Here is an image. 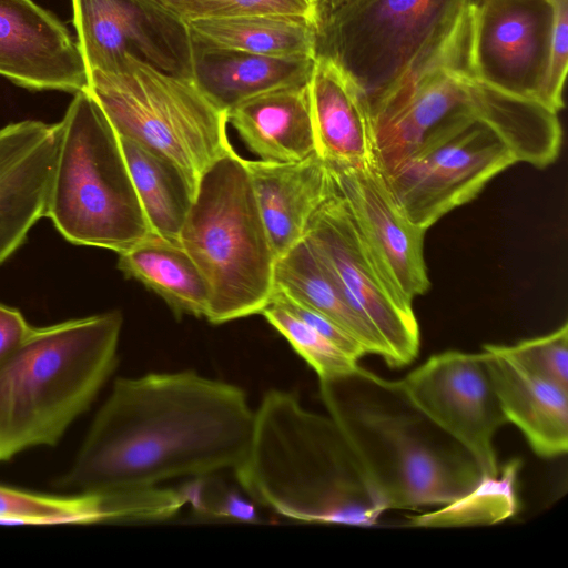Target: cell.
<instances>
[{
	"label": "cell",
	"mask_w": 568,
	"mask_h": 568,
	"mask_svg": "<svg viewBox=\"0 0 568 568\" xmlns=\"http://www.w3.org/2000/svg\"><path fill=\"white\" fill-rule=\"evenodd\" d=\"M31 329L19 310L0 303V364L20 347Z\"/></svg>",
	"instance_id": "cell-33"
},
{
	"label": "cell",
	"mask_w": 568,
	"mask_h": 568,
	"mask_svg": "<svg viewBox=\"0 0 568 568\" xmlns=\"http://www.w3.org/2000/svg\"><path fill=\"white\" fill-rule=\"evenodd\" d=\"M519 459H511L497 475L483 477L476 487L437 510L410 518V526L460 527L494 525L516 515L518 510L517 477Z\"/></svg>",
	"instance_id": "cell-26"
},
{
	"label": "cell",
	"mask_w": 568,
	"mask_h": 568,
	"mask_svg": "<svg viewBox=\"0 0 568 568\" xmlns=\"http://www.w3.org/2000/svg\"><path fill=\"white\" fill-rule=\"evenodd\" d=\"M0 75L31 90L77 93L88 88L77 41L32 0H0Z\"/></svg>",
	"instance_id": "cell-15"
},
{
	"label": "cell",
	"mask_w": 568,
	"mask_h": 568,
	"mask_svg": "<svg viewBox=\"0 0 568 568\" xmlns=\"http://www.w3.org/2000/svg\"><path fill=\"white\" fill-rule=\"evenodd\" d=\"M516 162L490 124L468 115L382 175L403 215L427 230Z\"/></svg>",
	"instance_id": "cell-9"
},
{
	"label": "cell",
	"mask_w": 568,
	"mask_h": 568,
	"mask_svg": "<svg viewBox=\"0 0 568 568\" xmlns=\"http://www.w3.org/2000/svg\"><path fill=\"white\" fill-rule=\"evenodd\" d=\"M72 7L87 72L113 71L133 54L166 72L192 73L185 26L150 0H72Z\"/></svg>",
	"instance_id": "cell-14"
},
{
	"label": "cell",
	"mask_w": 568,
	"mask_h": 568,
	"mask_svg": "<svg viewBox=\"0 0 568 568\" xmlns=\"http://www.w3.org/2000/svg\"><path fill=\"white\" fill-rule=\"evenodd\" d=\"M179 242L207 285L209 322L261 314L274 290L276 256L234 148L202 175Z\"/></svg>",
	"instance_id": "cell-6"
},
{
	"label": "cell",
	"mask_w": 568,
	"mask_h": 568,
	"mask_svg": "<svg viewBox=\"0 0 568 568\" xmlns=\"http://www.w3.org/2000/svg\"><path fill=\"white\" fill-rule=\"evenodd\" d=\"M253 425L236 385L192 371L119 377L60 485L99 495L233 470Z\"/></svg>",
	"instance_id": "cell-1"
},
{
	"label": "cell",
	"mask_w": 568,
	"mask_h": 568,
	"mask_svg": "<svg viewBox=\"0 0 568 568\" xmlns=\"http://www.w3.org/2000/svg\"><path fill=\"white\" fill-rule=\"evenodd\" d=\"M483 353L501 410L540 457L554 458L568 449V387L528 369L500 345Z\"/></svg>",
	"instance_id": "cell-17"
},
{
	"label": "cell",
	"mask_w": 568,
	"mask_h": 568,
	"mask_svg": "<svg viewBox=\"0 0 568 568\" xmlns=\"http://www.w3.org/2000/svg\"><path fill=\"white\" fill-rule=\"evenodd\" d=\"M554 27L545 87V105L557 112L564 108V84L568 67V0H551Z\"/></svg>",
	"instance_id": "cell-31"
},
{
	"label": "cell",
	"mask_w": 568,
	"mask_h": 568,
	"mask_svg": "<svg viewBox=\"0 0 568 568\" xmlns=\"http://www.w3.org/2000/svg\"><path fill=\"white\" fill-rule=\"evenodd\" d=\"M245 164L277 258L304 239L311 217L334 192L329 169L317 153L296 162Z\"/></svg>",
	"instance_id": "cell-18"
},
{
	"label": "cell",
	"mask_w": 568,
	"mask_h": 568,
	"mask_svg": "<svg viewBox=\"0 0 568 568\" xmlns=\"http://www.w3.org/2000/svg\"><path fill=\"white\" fill-rule=\"evenodd\" d=\"M329 1H333V0H322V1H321V3L318 4V7H320L321 4L326 3V2H329ZM318 7H317V8H318Z\"/></svg>",
	"instance_id": "cell-35"
},
{
	"label": "cell",
	"mask_w": 568,
	"mask_h": 568,
	"mask_svg": "<svg viewBox=\"0 0 568 568\" xmlns=\"http://www.w3.org/2000/svg\"><path fill=\"white\" fill-rule=\"evenodd\" d=\"M501 349L536 374L568 387V324L556 331L520 341L514 345H500Z\"/></svg>",
	"instance_id": "cell-30"
},
{
	"label": "cell",
	"mask_w": 568,
	"mask_h": 568,
	"mask_svg": "<svg viewBox=\"0 0 568 568\" xmlns=\"http://www.w3.org/2000/svg\"><path fill=\"white\" fill-rule=\"evenodd\" d=\"M304 237L328 264L352 306L382 338L385 363L402 367L413 362L419 351L414 312L400 308L385 288L336 190L313 214Z\"/></svg>",
	"instance_id": "cell-13"
},
{
	"label": "cell",
	"mask_w": 568,
	"mask_h": 568,
	"mask_svg": "<svg viewBox=\"0 0 568 568\" xmlns=\"http://www.w3.org/2000/svg\"><path fill=\"white\" fill-rule=\"evenodd\" d=\"M118 267L161 296L175 312L205 317L207 285L180 242L152 233L120 253Z\"/></svg>",
	"instance_id": "cell-24"
},
{
	"label": "cell",
	"mask_w": 568,
	"mask_h": 568,
	"mask_svg": "<svg viewBox=\"0 0 568 568\" xmlns=\"http://www.w3.org/2000/svg\"><path fill=\"white\" fill-rule=\"evenodd\" d=\"M172 19L184 24L195 19L252 14L298 16L317 21V9L307 0H150Z\"/></svg>",
	"instance_id": "cell-29"
},
{
	"label": "cell",
	"mask_w": 568,
	"mask_h": 568,
	"mask_svg": "<svg viewBox=\"0 0 568 568\" xmlns=\"http://www.w3.org/2000/svg\"><path fill=\"white\" fill-rule=\"evenodd\" d=\"M58 124L45 217L72 244L118 254L152 234L119 135L87 89L74 93Z\"/></svg>",
	"instance_id": "cell-7"
},
{
	"label": "cell",
	"mask_w": 568,
	"mask_h": 568,
	"mask_svg": "<svg viewBox=\"0 0 568 568\" xmlns=\"http://www.w3.org/2000/svg\"><path fill=\"white\" fill-rule=\"evenodd\" d=\"M327 166L382 283L400 308L413 312L414 297L430 286L424 260L426 230L397 209L375 164Z\"/></svg>",
	"instance_id": "cell-12"
},
{
	"label": "cell",
	"mask_w": 568,
	"mask_h": 568,
	"mask_svg": "<svg viewBox=\"0 0 568 568\" xmlns=\"http://www.w3.org/2000/svg\"><path fill=\"white\" fill-rule=\"evenodd\" d=\"M87 90L119 138L171 162L193 199L204 172L233 148L227 111L192 73L166 72L126 54L113 71L88 72Z\"/></svg>",
	"instance_id": "cell-8"
},
{
	"label": "cell",
	"mask_w": 568,
	"mask_h": 568,
	"mask_svg": "<svg viewBox=\"0 0 568 568\" xmlns=\"http://www.w3.org/2000/svg\"><path fill=\"white\" fill-rule=\"evenodd\" d=\"M268 301H274L282 305L293 315L347 353L351 357L358 361L362 356L367 354L364 346L335 322L317 311L293 301L281 291L274 288Z\"/></svg>",
	"instance_id": "cell-32"
},
{
	"label": "cell",
	"mask_w": 568,
	"mask_h": 568,
	"mask_svg": "<svg viewBox=\"0 0 568 568\" xmlns=\"http://www.w3.org/2000/svg\"><path fill=\"white\" fill-rule=\"evenodd\" d=\"M308 88L317 154L327 164H374L368 116L338 68L316 55Z\"/></svg>",
	"instance_id": "cell-20"
},
{
	"label": "cell",
	"mask_w": 568,
	"mask_h": 568,
	"mask_svg": "<svg viewBox=\"0 0 568 568\" xmlns=\"http://www.w3.org/2000/svg\"><path fill=\"white\" fill-rule=\"evenodd\" d=\"M552 27L551 0H471L467 49L471 79L545 105Z\"/></svg>",
	"instance_id": "cell-10"
},
{
	"label": "cell",
	"mask_w": 568,
	"mask_h": 568,
	"mask_svg": "<svg viewBox=\"0 0 568 568\" xmlns=\"http://www.w3.org/2000/svg\"><path fill=\"white\" fill-rule=\"evenodd\" d=\"M118 311L32 327L0 364V463L54 446L89 409L118 361Z\"/></svg>",
	"instance_id": "cell-4"
},
{
	"label": "cell",
	"mask_w": 568,
	"mask_h": 568,
	"mask_svg": "<svg viewBox=\"0 0 568 568\" xmlns=\"http://www.w3.org/2000/svg\"><path fill=\"white\" fill-rule=\"evenodd\" d=\"M123 155L153 233L179 242L193 201L181 172L168 160L126 139L119 138Z\"/></svg>",
	"instance_id": "cell-25"
},
{
	"label": "cell",
	"mask_w": 568,
	"mask_h": 568,
	"mask_svg": "<svg viewBox=\"0 0 568 568\" xmlns=\"http://www.w3.org/2000/svg\"><path fill=\"white\" fill-rule=\"evenodd\" d=\"M59 124L23 120L0 129V265L47 216Z\"/></svg>",
	"instance_id": "cell-16"
},
{
	"label": "cell",
	"mask_w": 568,
	"mask_h": 568,
	"mask_svg": "<svg viewBox=\"0 0 568 568\" xmlns=\"http://www.w3.org/2000/svg\"><path fill=\"white\" fill-rule=\"evenodd\" d=\"M274 288L325 315L355 337L367 354L386 362L382 338L352 306L328 264L305 237L276 258Z\"/></svg>",
	"instance_id": "cell-21"
},
{
	"label": "cell",
	"mask_w": 568,
	"mask_h": 568,
	"mask_svg": "<svg viewBox=\"0 0 568 568\" xmlns=\"http://www.w3.org/2000/svg\"><path fill=\"white\" fill-rule=\"evenodd\" d=\"M227 120L260 160L288 163L317 153L308 83L247 98L227 110Z\"/></svg>",
	"instance_id": "cell-19"
},
{
	"label": "cell",
	"mask_w": 568,
	"mask_h": 568,
	"mask_svg": "<svg viewBox=\"0 0 568 568\" xmlns=\"http://www.w3.org/2000/svg\"><path fill=\"white\" fill-rule=\"evenodd\" d=\"M398 384L420 412L470 453L483 477L497 475L494 437L508 422L483 352L435 354Z\"/></svg>",
	"instance_id": "cell-11"
},
{
	"label": "cell",
	"mask_w": 568,
	"mask_h": 568,
	"mask_svg": "<svg viewBox=\"0 0 568 568\" xmlns=\"http://www.w3.org/2000/svg\"><path fill=\"white\" fill-rule=\"evenodd\" d=\"M193 49L316 58L315 21L287 14L195 19L184 23Z\"/></svg>",
	"instance_id": "cell-23"
},
{
	"label": "cell",
	"mask_w": 568,
	"mask_h": 568,
	"mask_svg": "<svg viewBox=\"0 0 568 568\" xmlns=\"http://www.w3.org/2000/svg\"><path fill=\"white\" fill-rule=\"evenodd\" d=\"M471 0H333L317 8L316 55L349 82L369 125L403 80L465 23Z\"/></svg>",
	"instance_id": "cell-5"
},
{
	"label": "cell",
	"mask_w": 568,
	"mask_h": 568,
	"mask_svg": "<svg viewBox=\"0 0 568 568\" xmlns=\"http://www.w3.org/2000/svg\"><path fill=\"white\" fill-rule=\"evenodd\" d=\"M213 514L217 517L240 521L251 523L256 520V510L254 505L236 494H229Z\"/></svg>",
	"instance_id": "cell-34"
},
{
	"label": "cell",
	"mask_w": 568,
	"mask_h": 568,
	"mask_svg": "<svg viewBox=\"0 0 568 568\" xmlns=\"http://www.w3.org/2000/svg\"><path fill=\"white\" fill-rule=\"evenodd\" d=\"M316 58L193 49L192 73L226 111L253 95L310 82Z\"/></svg>",
	"instance_id": "cell-22"
},
{
	"label": "cell",
	"mask_w": 568,
	"mask_h": 568,
	"mask_svg": "<svg viewBox=\"0 0 568 568\" xmlns=\"http://www.w3.org/2000/svg\"><path fill=\"white\" fill-rule=\"evenodd\" d=\"M104 523L95 495L53 496L0 485V524Z\"/></svg>",
	"instance_id": "cell-27"
},
{
	"label": "cell",
	"mask_w": 568,
	"mask_h": 568,
	"mask_svg": "<svg viewBox=\"0 0 568 568\" xmlns=\"http://www.w3.org/2000/svg\"><path fill=\"white\" fill-rule=\"evenodd\" d=\"M261 314L314 369L318 379L337 377L357 367V359L276 302L268 301Z\"/></svg>",
	"instance_id": "cell-28"
},
{
	"label": "cell",
	"mask_w": 568,
	"mask_h": 568,
	"mask_svg": "<svg viewBox=\"0 0 568 568\" xmlns=\"http://www.w3.org/2000/svg\"><path fill=\"white\" fill-rule=\"evenodd\" d=\"M233 470L255 503L293 520L365 527L385 511L337 424L286 390L264 394Z\"/></svg>",
	"instance_id": "cell-3"
},
{
	"label": "cell",
	"mask_w": 568,
	"mask_h": 568,
	"mask_svg": "<svg viewBox=\"0 0 568 568\" xmlns=\"http://www.w3.org/2000/svg\"><path fill=\"white\" fill-rule=\"evenodd\" d=\"M320 381L321 399L388 509L445 505L483 478L470 453L390 381L359 365Z\"/></svg>",
	"instance_id": "cell-2"
}]
</instances>
